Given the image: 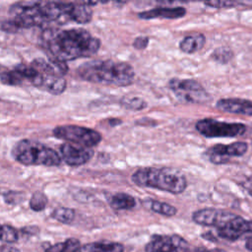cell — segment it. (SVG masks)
<instances>
[{
	"label": "cell",
	"instance_id": "obj_1",
	"mask_svg": "<svg viewBox=\"0 0 252 252\" xmlns=\"http://www.w3.org/2000/svg\"><path fill=\"white\" fill-rule=\"evenodd\" d=\"M44 42L49 57L65 63L82 57H90L100 47V40L84 29L48 32Z\"/></svg>",
	"mask_w": 252,
	"mask_h": 252
},
{
	"label": "cell",
	"instance_id": "obj_2",
	"mask_svg": "<svg viewBox=\"0 0 252 252\" xmlns=\"http://www.w3.org/2000/svg\"><path fill=\"white\" fill-rule=\"evenodd\" d=\"M79 77L91 83L125 87L133 83L135 72L126 62L113 60H92L79 66Z\"/></svg>",
	"mask_w": 252,
	"mask_h": 252
},
{
	"label": "cell",
	"instance_id": "obj_3",
	"mask_svg": "<svg viewBox=\"0 0 252 252\" xmlns=\"http://www.w3.org/2000/svg\"><path fill=\"white\" fill-rule=\"evenodd\" d=\"M131 179L138 186L155 188L171 194H180L187 187L185 175L174 167H142L132 174Z\"/></svg>",
	"mask_w": 252,
	"mask_h": 252
},
{
	"label": "cell",
	"instance_id": "obj_4",
	"mask_svg": "<svg viewBox=\"0 0 252 252\" xmlns=\"http://www.w3.org/2000/svg\"><path fill=\"white\" fill-rule=\"evenodd\" d=\"M12 154L18 162L25 165L57 166L61 163V157L56 151L30 140L18 142Z\"/></svg>",
	"mask_w": 252,
	"mask_h": 252
},
{
	"label": "cell",
	"instance_id": "obj_5",
	"mask_svg": "<svg viewBox=\"0 0 252 252\" xmlns=\"http://www.w3.org/2000/svg\"><path fill=\"white\" fill-rule=\"evenodd\" d=\"M53 135L58 139L67 141V143L86 148L97 146L102 139L97 131L78 125L57 126L53 129Z\"/></svg>",
	"mask_w": 252,
	"mask_h": 252
},
{
	"label": "cell",
	"instance_id": "obj_6",
	"mask_svg": "<svg viewBox=\"0 0 252 252\" xmlns=\"http://www.w3.org/2000/svg\"><path fill=\"white\" fill-rule=\"evenodd\" d=\"M168 88L182 102L205 103L211 99L203 86L193 79H171L168 82Z\"/></svg>",
	"mask_w": 252,
	"mask_h": 252
},
{
	"label": "cell",
	"instance_id": "obj_7",
	"mask_svg": "<svg viewBox=\"0 0 252 252\" xmlns=\"http://www.w3.org/2000/svg\"><path fill=\"white\" fill-rule=\"evenodd\" d=\"M196 130L207 138L238 137L246 132V125L219 121L213 118L200 119L195 124Z\"/></svg>",
	"mask_w": 252,
	"mask_h": 252
},
{
	"label": "cell",
	"instance_id": "obj_8",
	"mask_svg": "<svg viewBox=\"0 0 252 252\" xmlns=\"http://www.w3.org/2000/svg\"><path fill=\"white\" fill-rule=\"evenodd\" d=\"M189 244L178 234L154 235L146 245V252H188Z\"/></svg>",
	"mask_w": 252,
	"mask_h": 252
},
{
	"label": "cell",
	"instance_id": "obj_9",
	"mask_svg": "<svg viewBox=\"0 0 252 252\" xmlns=\"http://www.w3.org/2000/svg\"><path fill=\"white\" fill-rule=\"evenodd\" d=\"M235 216L236 215L226 211L218 210L214 208H205L194 212L192 215V220L197 224L215 226L218 229L225 225Z\"/></svg>",
	"mask_w": 252,
	"mask_h": 252
},
{
	"label": "cell",
	"instance_id": "obj_10",
	"mask_svg": "<svg viewBox=\"0 0 252 252\" xmlns=\"http://www.w3.org/2000/svg\"><path fill=\"white\" fill-rule=\"evenodd\" d=\"M248 150V144L245 142H234L229 145L217 144L211 147L207 155L210 160L216 164H221L228 160L230 157H241Z\"/></svg>",
	"mask_w": 252,
	"mask_h": 252
},
{
	"label": "cell",
	"instance_id": "obj_11",
	"mask_svg": "<svg viewBox=\"0 0 252 252\" xmlns=\"http://www.w3.org/2000/svg\"><path fill=\"white\" fill-rule=\"evenodd\" d=\"M59 155L61 159H63L68 165L80 166L90 161L94 157V152L92 148H86L71 143H64L60 146Z\"/></svg>",
	"mask_w": 252,
	"mask_h": 252
},
{
	"label": "cell",
	"instance_id": "obj_12",
	"mask_svg": "<svg viewBox=\"0 0 252 252\" xmlns=\"http://www.w3.org/2000/svg\"><path fill=\"white\" fill-rule=\"evenodd\" d=\"M247 232H252V220H244L237 215L225 225L218 228V235L229 241L237 240Z\"/></svg>",
	"mask_w": 252,
	"mask_h": 252
},
{
	"label": "cell",
	"instance_id": "obj_13",
	"mask_svg": "<svg viewBox=\"0 0 252 252\" xmlns=\"http://www.w3.org/2000/svg\"><path fill=\"white\" fill-rule=\"evenodd\" d=\"M216 107L228 113L252 116V101L249 99L237 97L221 98L217 101Z\"/></svg>",
	"mask_w": 252,
	"mask_h": 252
},
{
	"label": "cell",
	"instance_id": "obj_14",
	"mask_svg": "<svg viewBox=\"0 0 252 252\" xmlns=\"http://www.w3.org/2000/svg\"><path fill=\"white\" fill-rule=\"evenodd\" d=\"M186 9L181 6L176 7H158L152 10L144 11L138 14V17L143 20H151L157 18L162 19H178L184 17Z\"/></svg>",
	"mask_w": 252,
	"mask_h": 252
},
{
	"label": "cell",
	"instance_id": "obj_15",
	"mask_svg": "<svg viewBox=\"0 0 252 252\" xmlns=\"http://www.w3.org/2000/svg\"><path fill=\"white\" fill-rule=\"evenodd\" d=\"M206 42L205 35L200 32H194L185 36L179 43V48L184 53H195L201 50Z\"/></svg>",
	"mask_w": 252,
	"mask_h": 252
},
{
	"label": "cell",
	"instance_id": "obj_16",
	"mask_svg": "<svg viewBox=\"0 0 252 252\" xmlns=\"http://www.w3.org/2000/svg\"><path fill=\"white\" fill-rule=\"evenodd\" d=\"M93 18V11L89 5L84 3H72L70 21L78 24H88Z\"/></svg>",
	"mask_w": 252,
	"mask_h": 252
},
{
	"label": "cell",
	"instance_id": "obj_17",
	"mask_svg": "<svg viewBox=\"0 0 252 252\" xmlns=\"http://www.w3.org/2000/svg\"><path fill=\"white\" fill-rule=\"evenodd\" d=\"M124 247L117 242H91L82 245L79 252H123Z\"/></svg>",
	"mask_w": 252,
	"mask_h": 252
},
{
	"label": "cell",
	"instance_id": "obj_18",
	"mask_svg": "<svg viewBox=\"0 0 252 252\" xmlns=\"http://www.w3.org/2000/svg\"><path fill=\"white\" fill-rule=\"evenodd\" d=\"M109 205L112 209L120 210H131L136 206V200L133 196L126 193H116L111 196Z\"/></svg>",
	"mask_w": 252,
	"mask_h": 252
},
{
	"label": "cell",
	"instance_id": "obj_19",
	"mask_svg": "<svg viewBox=\"0 0 252 252\" xmlns=\"http://www.w3.org/2000/svg\"><path fill=\"white\" fill-rule=\"evenodd\" d=\"M144 205L149 210L165 217H172L177 213V209L174 206H171L170 204L159 202L157 200H152V199L147 200L144 202Z\"/></svg>",
	"mask_w": 252,
	"mask_h": 252
},
{
	"label": "cell",
	"instance_id": "obj_20",
	"mask_svg": "<svg viewBox=\"0 0 252 252\" xmlns=\"http://www.w3.org/2000/svg\"><path fill=\"white\" fill-rule=\"evenodd\" d=\"M0 81L1 83L8 85V86H22L24 85V82L26 81L25 78L17 71V70H8L3 71L0 74Z\"/></svg>",
	"mask_w": 252,
	"mask_h": 252
},
{
	"label": "cell",
	"instance_id": "obj_21",
	"mask_svg": "<svg viewBox=\"0 0 252 252\" xmlns=\"http://www.w3.org/2000/svg\"><path fill=\"white\" fill-rule=\"evenodd\" d=\"M52 219L56 220L59 222L69 224L71 223L74 219H75V211L71 208H66V207H59L56 208L52 214H51Z\"/></svg>",
	"mask_w": 252,
	"mask_h": 252
},
{
	"label": "cell",
	"instance_id": "obj_22",
	"mask_svg": "<svg viewBox=\"0 0 252 252\" xmlns=\"http://www.w3.org/2000/svg\"><path fill=\"white\" fill-rule=\"evenodd\" d=\"M48 203L46 195L40 191L34 192L30 199V207L34 212H40L45 209Z\"/></svg>",
	"mask_w": 252,
	"mask_h": 252
},
{
	"label": "cell",
	"instance_id": "obj_23",
	"mask_svg": "<svg viewBox=\"0 0 252 252\" xmlns=\"http://www.w3.org/2000/svg\"><path fill=\"white\" fill-rule=\"evenodd\" d=\"M212 58L221 64L228 63L233 58V51L229 47H218L212 53Z\"/></svg>",
	"mask_w": 252,
	"mask_h": 252
},
{
	"label": "cell",
	"instance_id": "obj_24",
	"mask_svg": "<svg viewBox=\"0 0 252 252\" xmlns=\"http://www.w3.org/2000/svg\"><path fill=\"white\" fill-rule=\"evenodd\" d=\"M121 104L127 108V109H131V110H142L144 108L147 107V102L142 99L141 97L138 96H124L121 99Z\"/></svg>",
	"mask_w": 252,
	"mask_h": 252
},
{
	"label": "cell",
	"instance_id": "obj_25",
	"mask_svg": "<svg viewBox=\"0 0 252 252\" xmlns=\"http://www.w3.org/2000/svg\"><path fill=\"white\" fill-rule=\"evenodd\" d=\"M204 4L214 8H229L235 6H247L248 8H252V1H209Z\"/></svg>",
	"mask_w": 252,
	"mask_h": 252
},
{
	"label": "cell",
	"instance_id": "obj_26",
	"mask_svg": "<svg viewBox=\"0 0 252 252\" xmlns=\"http://www.w3.org/2000/svg\"><path fill=\"white\" fill-rule=\"evenodd\" d=\"M18 237H19V233L15 227H13L9 224L2 225L1 240L5 241L7 243H12V242H16L18 240Z\"/></svg>",
	"mask_w": 252,
	"mask_h": 252
},
{
	"label": "cell",
	"instance_id": "obj_27",
	"mask_svg": "<svg viewBox=\"0 0 252 252\" xmlns=\"http://www.w3.org/2000/svg\"><path fill=\"white\" fill-rule=\"evenodd\" d=\"M82 245L77 238H68L63 242L62 252H79Z\"/></svg>",
	"mask_w": 252,
	"mask_h": 252
},
{
	"label": "cell",
	"instance_id": "obj_28",
	"mask_svg": "<svg viewBox=\"0 0 252 252\" xmlns=\"http://www.w3.org/2000/svg\"><path fill=\"white\" fill-rule=\"evenodd\" d=\"M5 202L8 204H18L21 203L25 199V195L22 192L18 191H9L4 195Z\"/></svg>",
	"mask_w": 252,
	"mask_h": 252
},
{
	"label": "cell",
	"instance_id": "obj_29",
	"mask_svg": "<svg viewBox=\"0 0 252 252\" xmlns=\"http://www.w3.org/2000/svg\"><path fill=\"white\" fill-rule=\"evenodd\" d=\"M149 44V37L148 36H138L135 38L133 42V46L136 49H145Z\"/></svg>",
	"mask_w": 252,
	"mask_h": 252
},
{
	"label": "cell",
	"instance_id": "obj_30",
	"mask_svg": "<svg viewBox=\"0 0 252 252\" xmlns=\"http://www.w3.org/2000/svg\"><path fill=\"white\" fill-rule=\"evenodd\" d=\"M62 251H63V242H59L46 248L44 252H62Z\"/></svg>",
	"mask_w": 252,
	"mask_h": 252
},
{
	"label": "cell",
	"instance_id": "obj_31",
	"mask_svg": "<svg viewBox=\"0 0 252 252\" xmlns=\"http://www.w3.org/2000/svg\"><path fill=\"white\" fill-rule=\"evenodd\" d=\"M242 186L244 187V189L252 196V177L248 178L247 180H245L243 183H242Z\"/></svg>",
	"mask_w": 252,
	"mask_h": 252
},
{
	"label": "cell",
	"instance_id": "obj_32",
	"mask_svg": "<svg viewBox=\"0 0 252 252\" xmlns=\"http://www.w3.org/2000/svg\"><path fill=\"white\" fill-rule=\"evenodd\" d=\"M0 252H21L19 249L12 247V246H1L0 247Z\"/></svg>",
	"mask_w": 252,
	"mask_h": 252
},
{
	"label": "cell",
	"instance_id": "obj_33",
	"mask_svg": "<svg viewBox=\"0 0 252 252\" xmlns=\"http://www.w3.org/2000/svg\"><path fill=\"white\" fill-rule=\"evenodd\" d=\"M196 252H227L223 249L220 248H213V249H205V248H199L196 250Z\"/></svg>",
	"mask_w": 252,
	"mask_h": 252
},
{
	"label": "cell",
	"instance_id": "obj_34",
	"mask_svg": "<svg viewBox=\"0 0 252 252\" xmlns=\"http://www.w3.org/2000/svg\"><path fill=\"white\" fill-rule=\"evenodd\" d=\"M245 247H246L247 250H249V251L252 252V237H250V238L247 239V241H246V243H245Z\"/></svg>",
	"mask_w": 252,
	"mask_h": 252
},
{
	"label": "cell",
	"instance_id": "obj_35",
	"mask_svg": "<svg viewBox=\"0 0 252 252\" xmlns=\"http://www.w3.org/2000/svg\"><path fill=\"white\" fill-rule=\"evenodd\" d=\"M121 122H122V120L117 119V118H114V119H110V120H109V123L111 124V126H115V125H117V124H120Z\"/></svg>",
	"mask_w": 252,
	"mask_h": 252
},
{
	"label": "cell",
	"instance_id": "obj_36",
	"mask_svg": "<svg viewBox=\"0 0 252 252\" xmlns=\"http://www.w3.org/2000/svg\"><path fill=\"white\" fill-rule=\"evenodd\" d=\"M1 237H2V225L0 224V240H1Z\"/></svg>",
	"mask_w": 252,
	"mask_h": 252
}]
</instances>
